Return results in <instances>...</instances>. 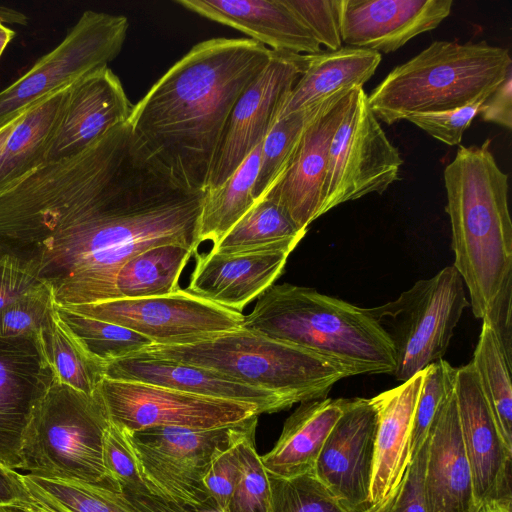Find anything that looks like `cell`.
Segmentation results:
<instances>
[{
    "label": "cell",
    "instance_id": "1",
    "mask_svg": "<svg viewBox=\"0 0 512 512\" xmlns=\"http://www.w3.org/2000/svg\"><path fill=\"white\" fill-rule=\"evenodd\" d=\"M205 190L180 180L128 121L117 127L104 180L85 213L20 263L59 306L114 300L120 267L142 251L180 244L197 252Z\"/></svg>",
    "mask_w": 512,
    "mask_h": 512
},
{
    "label": "cell",
    "instance_id": "2",
    "mask_svg": "<svg viewBox=\"0 0 512 512\" xmlns=\"http://www.w3.org/2000/svg\"><path fill=\"white\" fill-rule=\"evenodd\" d=\"M271 55L251 38L201 41L132 107L128 122L180 180L205 190L231 112Z\"/></svg>",
    "mask_w": 512,
    "mask_h": 512
},
{
    "label": "cell",
    "instance_id": "3",
    "mask_svg": "<svg viewBox=\"0 0 512 512\" xmlns=\"http://www.w3.org/2000/svg\"><path fill=\"white\" fill-rule=\"evenodd\" d=\"M490 145L491 139H486L481 145L460 146L443 174L453 266L478 319L512 284L508 175L499 168Z\"/></svg>",
    "mask_w": 512,
    "mask_h": 512
},
{
    "label": "cell",
    "instance_id": "4",
    "mask_svg": "<svg viewBox=\"0 0 512 512\" xmlns=\"http://www.w3.org/2000/svg\"><path fill=\"white\" fill-rule=\"evenodd\" d=\"M245 329L297 345L360 374H392L395 351L368 308L289 283L273 284L244 316Z\"/></svg>",
    "mask_w": 512,
    "mask_h": 512
},
{
    "label": "cell",
    "instance_id": "5",
    "mask_svg": "<svg viewBox=\"0 0 512 512\" xmlns=\"http://www.w3.org/2000/svg\"><path fill=\"white\" fill-rule=\"evenodd\" d=\"M137 353L213 370L278 394L293 405L326 398L338 381L360 374L353 367L243 327L201 335L184 344H152Z\"/></svg>",
    "mask_w": 512,
    "mask_h": 512
},
{
    "label": "cell",
    "instance_id": "6",
    "mask_svg": "<svg viewBox=\"0 0 512 512\" xmlns=\"http://www.w3.org/2000/svg\"><path fill=\"white\" fill-rule=\"evenodd\" d=\"M511 68L505 48L438 40L392 69L367 100L376 118L391 125L412 114L484 103Z\"/></svg>",
    "mask_w": 512,
    "mask_h": 512
},
{
    "label": "cell",
    "instance_id": "7",
    "mask_svg": "<svg viewBox=\"0 0 512 512\" xmlns=\"http://www.w3.org/2000/svg\"><path fill=\"white\" fill-rule=\"evenodd\" d=\"M108 424L97 391L87 395L55 380L27 426L21 471L120 491L103 462Z\"/></svg>",
    "mask_w": 512,
    "mask_h": 512
},
{
    "label": "cell",
    "instance_id": "8",
    "mask_svg": "<svg viewBox=\"0 0 512 512\" xmlns=\"http://www.w3.org/2000/svg\"><path fill=\"white\" fill-rule=\"evenodd\" d=\"M469 306L464 282L447 266L414 283L395 300L368 308L392 342L402 382L443 359L463 311Z\"/></svg>",
    "mask_w": 512,
    "mask_h": 512
},
{
    "label": "cell",
    "instance_id": "9",
    "mask_svg": "<svg viewBox=\"0 0 512 512\" xmlns=\"http://www.w3.org/2000/svg\"><path fill=\"white\" fill-rule=\"evenodd\" d=\"M258 416L241 423L191 429L158 426L125 433L150 493L166 501L198 505L211 499L204 477L214 459L256 429Z\"/></svg>",
    "mask_w": 512,
    "mask_h": 512
},
{
    "label": "cell",
    "instance_id": "10",
    "mask_svg": "<svg viewBox=\"0 0 512 512\" xmlns=\"http://www.w3.org/2000/svg\"><path fill=\"white\" fill-rule=\"evenodd\" d=\"M129 27L122 15L87 10L64 39L12 84L0 91V127L114 60Z\"/></svg>",
    "mask_w": 512,
    "mask_h": 512
},
{
    "label": "cell",
    "instance_id": "11",
    "mask_svg": "<svg viewBox=\"0 0 512 512\" xmlns=\"http://www.w3.org/2000/svg\"><path fill=\"white\" fill-rule=\"evenodd\" d=\"M402 158L371 111L363 88L355 89L328 151L321 216L398 180Z\"/></svg>",
    "mask_w": 512,
    "mask_h": 512
},
{
    "label": "cell",
    "instance_id": "12",
    "mask_svg": "<svg viewBox=\"0 0 512 512\" xmlns=\"http://www.w3.org/2000/svg\"><path fill=\"white\" fill-rule=\"evenodd\" d=\"M97 393L109 422L128 432L158 426L214 429L262 414L251 403L105 377Z\"/></svg>",
    "mask_w": 512,
    "mask_h": 512
},
{
    "label": "cell",
    "instance_id": "13",
    "mask_svg": "<svg viewBox=\"0 0 512 512\" xmlns=\"http://www.w3.org/2000/svg\"><path fill=\"white\" fill-rule=\"evenodd\" d=\"M148 337L153 344H184L201 335L242 326L244 314L196 297L185 289L155 297L64 306Z\"/></svg>",
    "mask_w": 512,
    "mask_h": 512
},
{
    "label": "cell",
    "instance_id": "14",
    "mask_svg": "<svg viewBox=\"0 0 512 512\" xmlns=\"http://www.w3.org/2000/svg\"><path fill=\"white\" fill-rule=\"evenodd\" d=\"M305 65L306 54L272 50L269 62L231 112L206 189L226 181L264 140Z\"/></svg>",
    "mask_w": 512,
    "mask_h": 512
},
{
    "label": "cell",
    "instance_id": "15",
    "mask_svg": "<svg viewBox=\"0 0 512 512\" xmlns=\"http://www.w3.org/2000/svg\"><path fill=\"white\" fill-rule=\"evenodd\" d=\"M458 420L476 504L512 501V449L504 442L472 362L456 368Z\"/></svg>",
    "mask_w": 512,
    "mask_h": 512
},
{
    "label": "cell",
    "instance_id": "16",
    "mask_svg": "<svg viewBox=\"0 0 512 512\" xmlns=\"http://www.w3.org/2000/svg\"><path fill=\"white\" fill-rule=\"evenodd\" d=\"M377 412L371 398H350L319 454L315 475L347 512L372 507Z\"/></svg>",
    "mask_w": 512,
    "mask_h": 512
},
{
    "label": "cell",
    "instance_id": "17",
    "mask_svg": "<svg viewBox=\"0 0 512 512\" xmlns=\"http://www.w3.org/2000/svg\"><path fill=\"white\" fill-rule=\"evenodd\" d=\"M56 378L39 336L0 337V463L21 470L23 438Z\"/></svg>",
    "mask_w": 512,
    "mask_h": 512
},
{
    "label": "cell",
    "instance_id": "18",
    "mask_svg": "<svg viewBox=\"0 0 512 512\" xmlns=\"http://www.w3.org/2000/svg\"><path fill=\"white\" fill-rule=\"evenodd\" d=\"M452 0H338L341 40L349 47L390 53L437 28Z\"/></svg>",
    "mask_w": 512,
    "mask_h": 512
},
{
    "label": "cell",
    "instance_id": "19",
    "mask_svg": "<svg viewBox=\"0 0 512 512\" xmlns=\"http://www.w3.org/2000/svg\"><path fill=\"white\" fill-rule=\"evenodd\" d=\"M354 91L339 93L309 125L287 169L265 195L300 230L307 231L308 226L321 216L330 142Z\"/></svg>",
    "mask_w": 512,
    "mask_h": 512
},
{
    "label": "cell",
    "instance_id": "20",
    "mask_svg": "<svg viewBox=\"0 0 512 512\" xmlns=\"http://www.w3.org/2000/svg\"><path fill=\"white\" fill-rule=\"evenodd\" d=\"M132 107L118 76L108 66L78 79L68 89L45 161L79 153L110 129L128 121Z\"/></svg>",
    "mask_w": 512,
    "mask_h": 512
},
{
    "label": "cell",
    "instance_id": "21",
    "mask_svg": "<svg viewBox=\"0 0 512 512\" xmlns=\"http://www.w3.org/2000/svg\"><path fill=\"white\" fill-rule=\"evenodd\" d=\"M104 377L251 403L258 406L262 414L277 413L293 406L289 400L278 394L241 383L216 371L144 353H135L108 363L105 366Z\"/></svg>",
    "mask_w": 512,
    "mask_h": 512
},
{
    "label": "cell",
    "instance_id": "22",
    "mask_svg": "<svg viewBox=\"0 0 512 512\" xmlns=\"http://www.w3.org/2000/svg\"><path fill=\"white\" fill-rule=\"evenodd\" d=\"M288 251L196 253L190 294L224 308L241 312L263 294L282 274Z\"/></svg>",
    "mask_w": 512,
    "mask_h": 512
},
{
    "label": "cell",
    "instance_id": "23",
    "mask_svg": "<svg viewBox=\"0 0 512 512\" xmlns=\"http://www.w3.org/2000/svg\"><path fill=\"white\" fill-rule=\"evenodd\" d=\"M427 512H480L463 448L454 390L429 433L424 474Z\"/></svg>",
    "mask_w": 512,
    "mask_h": 512
},
{
    "label": "cell",
    "instance_id": "24",
    "mask_svg": "<svg viewBox=\"0 0 512 512\" xmlns=\"http://www.w3.org/2000/svg\"><path fill=\"white\" fill-rule=\"evenodd\" d=\"M209 20L237 29L270 50L314 54L321 46L283 0H175Z\"/></svg>",
    "mask_w": 512,
    "mask_h": 512
},
{
    "label": "cell",
    "instance_id": "25",
    "mask_svg": "<svg viewBox=\"0 0 512 512\" xmlns=\"http://www.w3.org/2000/svg\"><path fill=\"white\" fill-rule=\"evenodd\" d=\"M423 371L372 401L377 412L371 480L372 504L386 499L402 482L411 463V433Z\"/></svg>",
    "mask_w": 512,
    "mask_h": 512
},
{
    "label": "cell",
    "instance_id": "26",
    "mask_svg": "<svg viewBox=\"0 0 512 512\" xmlns=\"http://www.w3.org/2000/svg\"><path fill=\"white\" fill-rule=\"evenodd\" d=\"M349 399L326 397L300 403L271 450L260 456L265 470L282 478L314 473L323 445Z\"/></svg>",
    "mask_w": 512,
    "mask_h": 512
},
{
    "label": "cell",
    "instance_id": "27",
    "mask_svg": "<svg viewBox=\"0 0 512 512\" xmlns=\"http://www.w3.org/2000/svg\"><path fill=\"white\" fill-rule=\"evenodd\" d=\"M380 62V53L349 46L306 54L305 69L282 103L275 122L341 91L363 88Z\"/></svg>",
    "mask_w": 512,
    "mask_h": 512
},
{
    "label": "cell",
    "instance_id": "28",
    "mask_svg": "<svg viewBox=\"0 0 512 512\" xmlns=\"http://www.w3.org/2000/svg\"><path fill=\"white\" fill-rule=\"evenodd\" d=\"M69 87L22 114L0 151V190L45 162L48 144L64 110Z\"/></svg>",
    "mask_w": 512,
    "mask_h": 512
},
{
    "label": "cell",
    "instance_id": "29",
    "mask_svg": "<svg viewBox=\"0 0 512 512\" xmlns=\"http://www.w3.org/2000/svg\"><path fill=\"white\" fill-rule=\"evenodd\" d=\"M196 253L188 246L163 244L133 256L115 276L114 300L163 296L178 291L182 271Z\"/></svg>",
    "mask_w": 512,
    "mask_h": 512
},
{
    "label": "cell",
    "instance_id": "30",
    "mask_svg": "<svg viewBox=\"0 0 512 512\" xmlns=\"http://www.w3.org/2000/svg\"><path fill=\"white\" fill-rule=\"evenodd\" d=\"M307 231L300 230L267 196L255 201L212 251L224 254L254 251L292 252Z\"/></svg>",
    "mask_w": 512,
    "mask_h": 512
},
{
    "label": "cell",
    "instance_id": "31",
    "mask_svg": "<svg viewBox=\"0 0 512 512\" xmlns=\"http://www.w3.org/2000/svg\"><path fill=\"white\" fill-rule=\"evenodd\" d=\"M262 142L221 185L205 190L200 217L199 241L216 246L255 203L253 189Z\"/></svg>",
    "mask_w": 512,
    "mask_h": 512
},
{
    "label": "cell",
    "instance_id": "32",
    "mask_svg": "<svg viewBox=\"0 0 512 512\" xmlns=\"http://www.w3.org/2000/svg\"><path fill=\"white\" fill-rule=\"evenodd\" d=\"M506 445L512 449V361L485 319L471 361Z\"/></svg>",
    "mask_w": 512,
    "mask_h": 512
},
{
    "label": "cell",
    "instance_id": "33",
    "mask_svg": "<svg viewBox=\"0 0 512 512\" xmlns=\"http://www.w3.org/2000/svg\"><path fill=\"white\" fill-rule=\"evenodd\" d=\"M54 307L59 322L78 345L104 366L153 344L148 337L126 327L79 314L64 306L55 304Z\"/></svg>",
    "mask_w": 512,
    "mask_h": 512
},
{
    "label": "cell",
    "instance_id": "34",
    "mask_svg": "<svg viewBox=\"0 0 512 512\" xmlns=\"http://www.w3.org/2000/svg\"><path fill=\"white\" fill-rule=\"evenodd\" d=\"M339 93L273 124L261 144L259 168L253 189L255 201L265 196L277 183L290 164L306 129Z\"/></svg>",
    "mask_w": 512,
    "mask_h": 512
},
{
    "label": "cell",
    "instance_id": "35",
    "mask_svg": "<svg viewBox=\"0 0 512 512\" xmlns=\"http://www.w3.org/2000/svg\"><path fill=\"white\" fill-rule=\"evenodd\" d=\"M55 305V304H54ZM39 340L56 380L87 395H94L105 366L92 359L59 322L55 307Z\"/></svg>",
    "mask_w": 512,
    "mask_h": 512
},
{
    "label": "cell",
    "instance_id": "36",
    "mask_svg": "<svg viewBox=\"0 0 512 512\" xmlns=\"http://www.w3.org/2000/svg\"><path fill=\"white\" fill-rule=\"evenodd\" d=\"M23 478L33 498L66 512H139L121 491L31 474Z\"/></svg>",
    "mask_w": 512,
    "mask_h": 512
},
{
    "label": "cell",
    "instance_id": "37",
    "mask_svg": "<svg viewBox=\"0 0 512 512\" xmlns=\"http://www.w3.org/2000/svg\"><path fill=\"white\" fill-rule=\"evenodd\" d=\"M268 483L266 512H347L315 473L290 478L268 473Z\"/></svg>",
    "mask_w": 512,
    "mask_h": 512
},
{
    "label": "cell",
    "instance_id": "38",
    "mask_svg": "<svg viewBox=\"0 0 512 512\" xmlns=\"http://www.w3.org/2000/svg\"><path fill=\"white\" fill-rule=\"evenodd\" d=\"M455 379L456 368L444 359L434 362L423 371L422 385L413 417L412 458L427 441L438 411L454 390Z\"/></svg>",
    "mask_w": 512,
    "mask_h": 512
},
{
    "label": "cell",
    "instance_id": "39",
    "mask_svg": "<svg viewBox=\"0 0 512 512\" xmlns=\"http://www.w3.org/2000/svg\"><path fill=\"white\" fill-rule=\"evenodd\" d=\"M255 431L256 429L248 432L235 445L239 477L228 512H266L268 473L256 451Z\"/></svg>",
    "mask_w": 512,
    "mask_h": 512
},
{
    "label": "cell",
    "instance_id": "40",
    "mask_svg": "<svg viewBox=\"0 0 512 512\" xmlns=\"http://www.w3.org/2000/svg\"><path fill=\"white\" fill-rule=\"evenodd\" d=\"M54 304L47 284L19 298L0 311V337L39 336Z\"/></svg>",
    "mask_w": 512,
    "mask_h": 512
},
{
    "label": "cell",
    "instance_id": "41",
    "mask_svg": "<svg viewBox=\"0 0 512 512\" xmlns=\"http://www.w3.org/2000/svg\"><path fill=\"white\" fill-rule=\"evenodd\" d=\"M103 462L120 491L145 486L125 431L109 422L103 435Z\"/></svg>",
    "mask_w": 512,
    "mask_h": 512
},
{
    "label": "cell",
    "instance_id": "42",
    "mask_svg": "<svg viewBox=\"0 0 512 512\" xmlns=\"http://www.w3.org/2000/svg\"><path fill=\"white\" fill-rule=\"evenodd\" d=\"M326 50L342 47L338 0H283Z\"/></svg>",
    "mask_w": 512,
    "mask_h": 512
},
{
    "label": "cell",
    "instance_id": "43",
    "mask_svg": "<svg viewBox=\"0 0 512 512\" xmlns=\"http://www.w3.org/2000/svg\"><path fill=\"white\" fill-rule=\"evenodd\" d=\"M482 104L475 103L446 111L412 114L405 120L442 143L455 146L461 143L464 132L479 114Z\"/></svg>",
    "mask_w": 512,
    "mask_h": 512
},
{
    "label": "cell",
    "instance_id": "44",
    "mask_svg": "<svg viewBox=\"0 0 512 512\" xmlns=\"http://www.w3.org/2000/svg\"><path fill=\"white\" fill-rule=\"evenodd\" d=\"M236 444L214 459L203 480L211 499L223 512L229 510L231 497L239 477Z\"/></svg>",
    "mask_w": 512,
    "mask_h": 512
},
{
    "label": "cell",
    "instance_id": "45",
    "mask_svg": "<svg viewBox=\"0 0 512 512\" xmlns=\"http://www.w3.org/2000/svg\"><path fill=\"white\" fill-rule=\"evenodd\" d=\"M429 437L412 458L390 512H427L424 494V474Z\"/></svg>",
    "mask_w": 512,
    "mask_h": 512
},
{
    "label": "cell",
    "instance_id": "46",
    "mask_svg": "<svg viewBox=\"0 0 512 512\" xmlns=\"http://www.w3.org/2000/svg\"><path fill=\"white\" fill-rule=\"evenodd\" d=\"M44 284L15 259L0 256V311Z\"/></svg>",
    "mask_w": 512,
    "mask_h": 512
},
{
    "label": "cell",
    "instance_id": "47",
    "mask_svg": "<svg viewBox=\"0 0 512 512\" xmlns=\"http://www.w3.org/2000/svg\"><path fill=\"white\" fill-rule=\"evenodd\" d=\"M121 492L139 512H223L212 499L198 505H187L161 499L150 493L146 487Z\"/></svg>",
    "mask_w": 512,
    "mask_h": 512
},
{
    "label": "cell",
    "instance_id": "48",
    "mask_svg": "<svg viewBox=\"0 0 512 512\" xmlns=\"http://www.w3.org/2000/svg\"><path fill=\"white\" fill-rule=\"evenodd\" d=\"M512 284L507 285L497 297L488 314L489 322L509 360L512 361Z\"/></svg>",
    "mask_w": 512,
    "mask_h": 512
},
{
    "label": "cell",
    "instance_id": "49",
    "mask_svg": "<svg viewBox=\"0 0 512 512\" xmlns=\"http://www.w3.org/2000/svg\"><path fill=\"white\" fill-rule=\"evenodd\" d=\"M511 74L482 104L480 114L487 122L496 123L507 129L512 127Z\"/></svg>",
    "mask_w": 512,
    "mask_h": 512
},
{
    "label": "cell",
    "instance_id": "50",
    "mask_svg": "<svg viewBox=\"0 0 512 512\" xmlns=\"http://www.w3.org/2000/svg\"><path fill=\"white\" fill-rule=\"evenodd\" d=\"M31 499L23 474L0 463V506H19Z\"/></svg>",
    "mask_w": 512,
    "mask_h": 512
},
{
    "label": "cell",
    "instance_id": "51",
    "mask_svg": "<svg viewBox=\"0 0 512 512\" xmlns=\"http://www.w3.org/2000/svg\"><path fill=\"white\" fill-rule=\"evenodd\" d=\"M0 23L24 26L27 25L28 18L20 11L0 5Z\"/></svg>",
    "mask_w": 512,
    "mask_h": 512
},
{
    "label": "cell",
    "instance_id": "52",
    "mask_svg": "<svg viewBox=\"0 0 512 512\" xmlns=\"http://www.w3.org/2000/svg\"><path fill=\"white\" fill-rule=\"evenodd\" d=\"M402 483V482H401ZM401 484L384 500L373 504L366 512H390L391 507L396 499Z\"/></svg>",
    "mask_w": 512,
    "mask_h": 512
},
{
    "label": "cell",
    "instance_id": "53",
    "mask_svg": "<svg viewBox=\"0 0 512 512\" xmlns=\"http://www.w3.org/2000/svg\"><path fill=\"white\" fill-rule=\"evenodd\" d=\"M16 32L6 26L5 24L0 23V55L6 48V46L10 43V41L15 37Z\"/></svg>",
    "mask_w": 512,
    "mask_h": 512
},
{
    "label": "cell",
    "instance_id": "54",
    "mask_svg": "<svg viewBox=\"0 0 512 512\" xmlns=\"http://www.w3.org/2000/svg\"><path fill=\"white\" fill-rule=\"evenodd\" d=\"M480 512H512V501L489 503Z\"/></svg>",
    "mask_w": 512,
    "mask_h": 512
},
{
    "label": "cell",
    "instance_id": "55",
    "mask_svg": "<svg viewBox=\"0 0 512 512\" xmlns=\"http://www.w3.org/2000/svg\"><path fill=\"white\" fill-rule=\"evenodd\" d=\"M22 114L18 115L16 118H14L12 121L7 123L6 125L0 127V151L3 148V146L5 145L9 135L11 134L13 128L15 127L16 123L18 122V120L20 119Z\"/></svg>",
    "mask_w": 512,
    "mask_h": 512
},
{
    "label": "cell",
    "instance_id": "56",
    "mask_svg": "<svg viewBox=\"0 0 512 512\" xmlns=\"http://www.w3.org/2000/svg\"><path fill=\"white\" fill-rule=\"evenodd\" d=\"M0 512H23V511L17 506L3 505V506H0Z\"/></svg>",
    "mask_w": 512,
    "mask_h": 512
}]
</instances>
